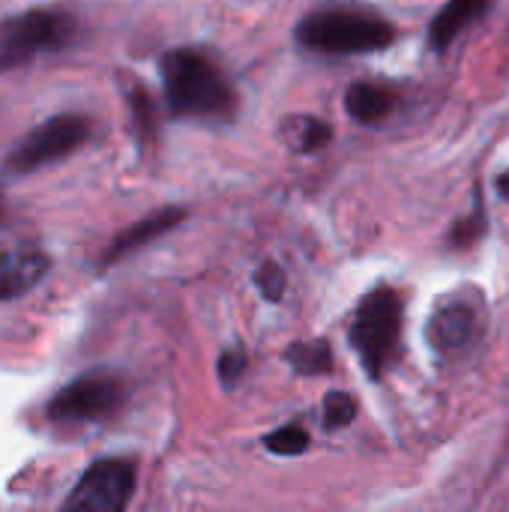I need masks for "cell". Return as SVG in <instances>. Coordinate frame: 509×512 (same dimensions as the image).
<instances>
[{"label":"cell","mask_w":509,"mask_h":512,"mask_svg":"<svg viewBox=\"0 0 509 512\" xmlns=\"http://www.w3.org/2000/svg\"><path fill=\"white\" fill-rule=\"evenodd\" d=\"M285 360L297 375H327L333 369V351L327 342H297L288 348Z\"/></svg>","instance_id":"13"},{"label":"cell","mask_w":509,"mask_h":512,"mask_svg":"<svg viewBox=\"0 0 509 512\" xmlns=\"http://www.w3.org/2000/svg\"><path fill=\"white\" fill-rule=\"evenodd\" d=\"M183 219H186V210H183V207H165V210H156V213L138 219L135 225H129L126 231H120V234L108 243V249H105L102 258H99V270H108L111 264L129 258L132 252H138V249H144L147 243L159 240L162 234L174 231Z\"/></svg>","instance_id":"10"},{"label":"cell","mask_w":509,"mask_h":512,"mask_svg":"<svg viewBox=\"0 0 509 512\" xmlns=\"http://www.w3.org/2000/svg\"><path fill=\"white\" fill-rule=\"evenodd\" d=\"M264 447L276 456H300L309 450V432L297 423H288L264 438Z\"/></svg>","instance_id":"14"},{"label":"cell","mask_w":509,"mask_h":512,"mask_svg":"<svg viewBox=\"0 0 509 512\" xmlns=\"http://www.w3.org/2000/svg\"><path fill=\"white\" fill-rule=\"evenodd\" d=\"M165 102L174 117H222L234 108L225 72L195 48H174L159 60Z\"/></svg>","instance_id":"1"},{"label":"cell","mask_w":509,"mask_h":512,"mask_svg":"<svg viewBox=\"0 0 509 512\" xmlns=\"http://www.w3.org/2000/svg\"><path fill=\"white\" fill-rule=\"evenodd\" d=\"M90 138V120L84 114H54L33 126L6 156V168L18 177L69 159Z\"/></svg>","instance_id":"6"},{"label":"cell","mask_w":509,"mask_h":512,"mask_svg":"<svg viewBox=\"0 0 509 512\" xmlns=\"http://www.w3.org/2000/svg\"><path fill=\"white\" fill-rule=\"evenodd\" d=\"M255 285H258V291L264 294V300H270V303H276V300H282V294H285V273L273 264V261H267V264H261L258 267V273H255Z\"/></svg>","instance_id":"17"},{"label":"cell","mask_w":509,"mask_h":512,"mask_svg":"<svg viewBox=\"0 0 509 512\" xmlns=\"http://www.w3.org/2000/svg\"><path fill=\"white\" fill-rule=\"evenodd\" d=\"M345 108L348 114L363 123V126H378L384 123L393 108H396V93L384 84H372V81H354L345 93Z\"/></svg>","instance_id":"11"},{"label":"cell","mask_w":509,"mask_h":512,"mask_svg":"<svg viewBox=\"0 0 509 512\" xmlns=\"http://www.w3.org/2000/svg\"><path fill=\"white\" fill-rule=\"evenodd\" d=\"M132 492H135L132 459H96L66 495L63 510L120 512L129 507Z\"/></svg>","instance_id":"7"},{"label":"cell","mask_w":509,"mask_h":512,"mask_svg":"<svg viewBox=\"0 0 509 512\" xmlns=\"http://www.w3.org/2000/svg\"><path fill=\"white\" fill-rule=\"evenodd\" d=\"M489 6H492V0H450L429 27L432 45L438 51H447L465 27H471L477 18H483L489 12Z\"/></svg>","instance_id":"12"},{"label":"cell","mask_w":509,"mask_h":512,"mask_svg":"<svg viewBox=\"0 0 509 512\" xmlns=\"http://www.w3.org/2000/svg\"><path fill=\"white\" fill-rule=\"evenodd\" d=\"M216 369H219V381L231 390V387L237 384V378L243 375V369H246V351H243V348H228V351L219 357Z\"/></svg>","instance_id":"18"},{"label":"cell","mask_w":509,"mask_h":512,"mask_svg":"<svg viewBox=\"0 0 509 512\" xmlns=\"http://www.w3.org/2000/svg\"><path fill=\"white\" fill-rule=\"evenodd\" d=\"M498 192H501L504 198H509V171H504V174L498 177Z\"/></svg>","instance_id":"21"},{"label":"cell","mask_w":509,"mask_h":512,"mask_svg":"<svg viewBox=\"0 0 509 512\" xmlns=\"http://www.w3.org/2000/svg\"><path fill=\"white\" fill-rule=\"evenodd\" d=\"M126 402L123 378L111 372H87L69 384H63L45 405V420L60 429L90 426L111 420Z\"/></svg>","instance_id":"5"},{"label":"cell","mask_w":509,"mask_h":512,"mask_svg":"<svg viewBox=\"0 0 509 512\" xmlns=\"http://www.w3.org/2000/svg\"><path fill=\"white\" fill-rule=\"evenodd\" d=\"M483 225V219L480 216H474V219H465V222H459L456 225V234H453V240L459 243V246H465V243H471V240H477L480 237V228Z\"/></svg>","instance_id":"20"},{"label":"cell","mask_w":509,"mask_h":512,"mask_svg":"<svg viewBox=\"0 0 509 512\" xmlns=\"http://www.w3.org/2000/svg\"><path fill=\"white\" fill-rule=\"evenodd\" d=\"M294 123H297L294 138H297L300 150H306V153H318V150H321V147H327V144H330V138H333L330 126H327L324 120L300 117V120H294Z\"/></svg>","instance_id":"16"},{"label":"cell","mask_w":509,"mask_h":512,"mask_svg":"<svg viewBox=\"0 0 509 512\" xmlns=\"http://www.w3.org/2000/svg\"><path fill=\"white\" fill-rule=\"evenodd\" d=\"M51 270V255L42 246H12L0 252V303L30 294Z\"/></svg>","instance_id":"9"},{"label":"cell","mask_w":509,"mask_h":512,"mask_svg":"<svg viewBox=\"0 0 509 512\" xmlns=\"http://www.w3.org/2000/svg\"><path fill=\"white\" fill-rule=\"evenodd\" d=\"M354 417H357V402H354V396H348V393H342V390L327 393V399H324V429H327V432H336V429L351 426Z\"/></svg>","instance_id":"15"},{"label":"cell","mask_w":509,"mask_h":512,"mask_svg":"<svg viewBox=\"0 0 509 512\" xmlns=\"http://www.w3.org/2000/svg\"><path fill=\"white\" fill-rule=\"evenodd\" d=\"M132 114L138 117V126H141L144 132L153 129V99H150L141 87L132 90Z\"/></svg>","instance_id":"19"},{"label":"cell","mask_w":509,"mask_h":512,"mask_svg":"<svg viewBox=\"0 0 509 512\" xmlns=\"http://www.w3.org/2000/svg\"><path fill=\"white\" fill-rule=\"evenodd\" d=\"M396 39V27L357 6H327L297 24V42L318 54H366Z\"/></svg>","instance_id":"2"},{"label":"cell","mask_w":509,"mask_h":512,"mask_svg":"<svg viewBox=\"0 0 509 512\" xmlns=\"http://www.w3.org/2000/svg\"><path fill=\"white\" fill-rule=\"evenodd\" d=\"M480 336V315L477 306L468 300H444L429 321V339L432 348H438L441 354H459L465 348H471Z\"/></svg>","instance_id":"8"},{"label":"cell","mask_w":509,"mask_h":512,"mask_svg":"<svg viewBox=\"0 0 509 512\" xmlns=\"http://www.w3.org/2000/svg\"><path fill=\"white\" fill-rule=\"evenodd\" d=\"M78 36L75 15L48 6H30L0 21V72L18 69L39 54H60Z\"/></svg>","instance_id":"3"},{"label":"cell","mask_w":509,"mask_h":512,"mask_svg":"<svg viewBox=\"0 0 509 512\" xmlns=\"http://www.w3.org/2000/svg\"><path fill=\"white\" fill-rule=\"evenodd\" d=\"M402 333V297L393 288H378L363 297L351 321V345L369 378H381L390 366Z\"/></svg>","instance_id":"4"}]
</instances>
